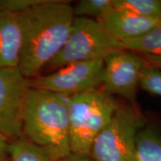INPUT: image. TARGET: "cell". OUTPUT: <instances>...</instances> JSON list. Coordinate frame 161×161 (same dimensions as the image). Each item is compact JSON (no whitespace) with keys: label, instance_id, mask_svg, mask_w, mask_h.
Masks as SVG:
<instances>
[{"label":"cell","instance_id":"1","mask_svg":"<svg viewBox=\"0 0 161 161\" xmlns=\"http://www.w3.org/2000/svg\"><path fill=\"white\" fill-rule=\"evenodd\" d=\"M18 15L22 30L19 69L31 79L65 44L75 19L73 7L67 1L43 0Z\"/></svg>","mask_w":161,"mask_h":161},{"label":"cell","instance_id":"2","mask_svg":"<svg viewBox=\"0 0 161 161\" xmlns=\"http://www.w3.org/2000/svg\"><path fill=\"white\" fill-rule=\"evenodd\" d=\"M23 132L25 138L58 161L71 153L68 96L30 87L24 104Z\"/></svg>","mask_w":161,"mask_h":161},{"label":"cell","instance_id":"3","mask_svg":"<svg viewBox=\"0 0 161 161\" xmlns=\"http://www.w3.org/2000/svg\"><path fill=\"white\" fill-rule=\"evenodd\" d=\"M120 104L100 88L68 97L71 153L90 155L92 145Z\"/></svg>","mask_w":161,"mask_h":161},{"label":"cell","instance_id":"4","mask_svg":"<svg viewBox=\"0 0 161 161\" xmlns=\"http://www.w3.org/2000/svg\"><path fill=\"white\" fill-rule=\"evenodd\" d=\"M148 118L138 107L119 105L90 150L94 161H136V138Z\"/></svg>","mask_w":161,"mask_h":161},{"label":"cell","instance_id":"5","mask_svg":"<svg viewBox=\"0 0 161 161\" xmlns=\"http://www.w3.org/2000/svg\"><path fill=\"white\" fill-rule=\"evenodd\" d=\"M120 49L119 42L110 37L97 20L75 17L63 48L43 70L52 72L75 62L104 58Z\"/></svg>","mask_w":161,"mask_h":161},{"label":"cell","instance_id":"6","mask_svg":"<svg viewBox=\"0 0 161 161\" xmlns=\"http://www.w3.org/2000/svg\"><path fill=\"white\" fill-rule=\"evenodd\" d=\"M104 68V58L75 62L29 79L30 87L68 97L78 95L100 88Z\"/></svg>","mask_w":161,"mask_h":161},{"label":"cell","instance_id":"7","mask_svg":"<svg viewBox=\"0 0 161 161\" xmlns=\"http://www.w3.org/2000/svg\"><path fill=\"white\" fill-rule=\"evenodd\" d=\"M104 68L100 89L108 95L118 96L137 107L136 98L141 75L147 61L140 54L120 49L104 58Z\"/></svg>","mask_w":161,"mask_h":161},{"label":"cell","instance_id":"8","mask_svg":"<svg viewBox=\"0 0 161 161\" xmlns=\"http://www.w3.org/2000/svg\"><path fill=\"white\" fill-rule=\"evenodd\" d=\"M29 79L19 67L0 68V133L10 140L24 136L23 114Z\"/></svg>","mask_w":161,"mask_h":161},{"label":"cell","instance_id":"9","mask_svg":"<svg viewBox=\"0 0 161 161\" xmlns=\"http://www.w3.org/2000/svg\"><path fill=\"white\" fill-rule=\"evenodd\" d=\"M97 21L110 37L119 43L140 37L161 25V18L142 17L115 8Z\"/></svg>","mask_w":161,"mask_h":161},{"label":"cell","instance_id":"10","mask_svg":"<svg viewBox=\"0 0 161 161\" xmlns=\"http://www.w3.org/2000/svg\"><path fill=\"white\" fill-rule=\"evenodd\" d=\"M21 46L19 15L0 8V68L19 67Z\"/></svg>","mask_w":161,"mask_h":161},{"label":"cell","instance_id":"11","mask_svg":"<svg viewBox=\"0 0 161 161\" xmlns=\"http://www.w3.org/2000/svg\"><path fill=\"white\" fill-rule=\"evenodd\" d=\"M136 161H161V122L148 119L136 138Z\"/></svg>","mask_w":161,"mask_h":161},{"label":"cell","instance_id":"12","mask_svg":"<svg viewBox=\"0 0 161 161\" xmlns=\"http://www.w3.org/2000/svg\"><path fill=\"white\" fill-rule=\"evenodd\" d=\"M11 161H52L47 152L25 136L10 140Z\"/></svg>","mask_w":161,"mask_h":161},{"label":"cell","instance_id":"13","mask_svg":"<svg viewBox=\"0 0 161 161\" xmlns=\"http://www.w3.org/2000/svg\"><path fill=\"white\" fill-rule=\"evenodd\" d=\"M121 49L161 57V25L146 35L120 43Z\"/></svg>","mask_w":161,"mask_h":161},{"label":"cell","instance_id":"14","mask_svg":"<svg viewBox=\"0 0 161 161\" xmlns=\"http://www.w3.org/2000/svg\"><path fill=\"white\" fill-rule=\"evenodd\" d=\"M114 8L148 17L161 18V0H113Z\"/></svg>","mask_w":161,"mask_h":161},{"label":"cell","instance_id":"15","mask_svg":"<svg viewBox=\"0 0 161 161\" xmlns=\"http://www.w3.org/2000/svg\"><path fill=\"white\" fill-rule=\"evenodd\" d=\"M113 9V0H80L73 7V13L75 17L97 20Z\"/></svg>","mask_w":161,"mask_h":161},{"label":"cell","instance_id":"16","mask_svg":"<svg viewBox=\"0 0 161 161\" xmlns=\"http://www.w3.org/2000/svg\"><path fill=\"white\" fill-rule=\"evenodd\" d=\"M140 87L153 95L161 96V69L147 62L141 75Z\"/></svg>","mask_w":161,"mask_h":161},{"label":"cell","instance_id":"17","mask_svg":"<svg viewBox=\"0 0 161 161\" xmlns=\"http://www.w3.org/2000/svg\"><path fill=\"white\" fill-rule=\"evenodd\" d=\"M43 0H0V8L19 14L41 3Z\"/></svg>","mask_w":161,"mask_h":161},{"label":"cell","instance_id":"18","mask_svg":"<svg viewBox=\"0 0 161 161\" xmlns=\"http://www.w3.org/2000/svg\"><path fill=\"white\" fill-rule=\"evenodd\" d=\"M9 143V139L0 133V161H5L8 156Z\"/></svg>","mask_w":161,"mask_h":161},{"label":"cell","instance_id":"19","mask_svg":"<svg viewBox=\"0 0 161 161\" xmlns=\"http://www.w3.org/2000/svg\"><path fill=\"white\" fill-rule=\"evenodd\" d=\"M58 161H94L89 154H80L70 153L69 155Z\"/></svg>","mask_w":161,"mask_h":161},{"label":"cell","instance_id":"20","mask_svg":"<svg viewBox=\"0 0 161 161\" xmlns=\"http://www.w3.org/2000/svg\"><path fill=\"white\" fill-rule=\"evenodd\" d=\"M143 57L148 64L153 66H155L161 69V57L158 56H154L150 55H146V54H140Z\"/></svg>","mask_w":161,"mask_h":161}]
</instances>
